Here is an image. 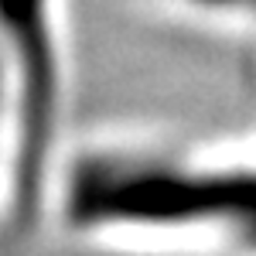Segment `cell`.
Listing matches in <instances>:
<instances>
[{
	"label": "cell",
	"mask_w": 256,
	"mask_h": 256,
	"mask_svg": "<svg viewBox=\"0 0 256 256\" xmlns=\"http://www.w3.org/2000/svg\"><path fill=\"white\" fill-rule=\"evenodd\" d=\"M58 205L82 236L113 242H212L256 256V160L113 144L55 178Z\"/></svg>",
	"instance_id": "6da1fadb"
},
{
	"label": "cell",
	"mask_w": 256,
	"mask_h": 256,
	"mask_svg": "<svg viewBox=\"0 0 256 256\" xmlns=\"http://www.w3.org/2000/svg\"><path fill=\"white\" fill-rule=\"evenodd\" d=\"M65 0H0V232L24 229L62 171Z\"/></svg>",
	"instance_id": "7a4b0ae2"
},
{
	"label": "cell",
	"mask_w": 256,
	"mask_h": 256,
	"mask_svg": "<svg viewBox=\"0 0 256 256\" xmlns=\"http://www.w3.org/2000/svg\"><path fill=\"white\" fill-rule=\"evenodd\" d=\"M158 4L188 18L218 20V24L246 28L250 34H256V0H158Z\"/></svg>",
	"instance_id": "3957f363"
}]
</instances>
